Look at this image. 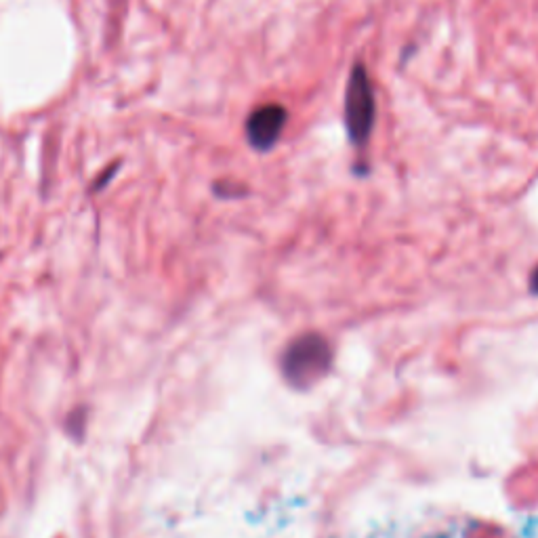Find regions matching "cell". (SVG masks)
<instances>
[{"mask_svg": "<svg viewBox=\"0 0 538 538\" xmlns=\"http://www.w3.org/2000/svg\"><path fill=\"white\" fill-rule=\"evenodd\" d=\"M288 112L280 103H265L246 118V141L257 152H269L282 137Z\"/></svg>", "mask_w": 538, "mask_h": 538, "instance_id": "obj_3", "label": "cell"}, {"mask_svg": "<svg viewBox=\"0 0 538 538\" xmlns=\"http://www.w3.org/2000/svg\"><path fill=\"white\" fill-rule=\"evenodd\" d=\"M282 375L297 389L316 385L333 366V347L316 333H307L291 341L282 354Z\"/></svg>", "mask_w": 538, "mask_h": 538, "instance_id": "obj_1", "label": "cell"}, {"mask_svg": "<svg viewBox=\"0 0 538 538\" xmlns=\"http://www.w3.org/2000/svg\"><path fill=\"white\" fill-rule=\"evenodd\" d=\"M377 122L375 89L362 61L351 68L345 89V129L356 148H364Z\"/></svg>", "mask_w": 538, "mask_h": 538, "instance_id": "obj_2", "label": "cell"}, {"mask_svg": "<svg viewBox=\"0 0 538 538\" xmlns=\"http://www.w3.org/2000/svg\"><path fill=\"white\" fill-rule=\"evenodd\" d=\"M532 291L538 295V265L534 267V272H532Z\"/></svg>", "mask_w": 538, "mask_h": 538, "instance_id": "obj_4", "label": "cell"}]
</instances>
